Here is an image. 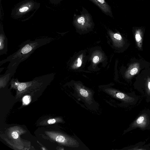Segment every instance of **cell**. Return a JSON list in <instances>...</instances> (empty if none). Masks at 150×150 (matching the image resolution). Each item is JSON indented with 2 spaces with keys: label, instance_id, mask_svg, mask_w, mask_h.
<instances>
[{
  "label": "cell",
  "instance_id": "obj_1",
  "mask_svg": "<svg viewBox=\"0 0 150 150\" xmlns=\"http://www.w3.org/2000/svg\"><path fill=\"white\" fill-rule=\"evenodd\" d=\"M54 38H44L33 40H28L22 43L19 49L6 59L1 61L0 65L7 62L10 63L6 71L12 76L15 74L19 64L28 58L37 48L49 43Z\"/></svg>",
  "mask_w": 150,
  "mask_h": 150
},
{
  "label": "cell",
  "instance_id": "obj_2",
  "mask_svg": "<svg viewBox=\"0 0 150 150\" xmlns=\"http://www.w3.org/2000/svg\"><path fill=\"white\" fill-rule=\"evenodd\" d=\"M45 133L50 138L64 146L71 147L79 146L76 140L64 134L54 132L47 131Z\"/></svg>",
  "mask_w": 150,
  "mask_h": 150
},
{
  "label": "cell",
  "instance_id": "obj_3",
  "mask_svg": "<svg viewBox=\"0 0 150 150\" xmlns=\"http://www.w3.org/2000/svg\"><path fill=\"white\" fill-rule=\"evenodd\" d=\"M141 70V65L138 62L131 64L125 73V76L127 79H130L137 74Z\"/></svg>",
  "mask_w": 150,
  "mask_h": 150
},
{
  "label": "cell",
  "instance_id": "obj_4",
  "mask_svg": "<svg viewBox=\"0 0 150 150\" xmlns=\"http://www.w3.org/2000/svg\"><path fill=\"white\" fill-rule=\"evenodd\" d=\"M96 5L105 14L112 16V13L110 6L105 0H90Z\"/></svg>",
  "mask_w": 150,
  "mask_h": 150
},
{
  "label": "cell",
  "instance_id": "obj_5",
  "mask_svg": "<svg viewBox=\"0 0 150 150\" xmlns=\"http://www.w3.org/2000/svg\"><path fill=\"white\" fill-rule=\"evenodd\" d=\"M7 39L4 34L1 32L0 35V55L6 54L7 52Z\"/></svg>",
  "mask_w": 150,
  "mask_h": 150
},
{
  "label": "cell",
  "instance_id": "obj_6",
  "mask_svg": "<svg viewBox=\"0 0 150 150\" xmlns=\"http://www.w3.org/2000/svg\"><path fill=\"white\" fill-rule=\"evenodd\" d=\"M143 32L139 28L137 29L134 32V37L137 47L141 50L142 48L143 41Z\"/></svg>",
  "mask_w": 150,
  "mask_h": 150
},
{
  "label": "cell",
  "instance_id": "obj_7",
  "mask_svg": "<svg viewBox=\"0 0 150 150\" xmlns=\"http://www.w3.org/2000/svg\"><path fill=\"white\" fill-rule=\"evenodd\" d=\"M107 92L111 96L124 101H128L130 99V97L116 90H109Z\"/></svg>",
  "mask_w": 150,
  "mask_h": 150
},
{
  "label": "cell",
  "instance_id": "obj_8",
  "mask_svg": "<svg viewBox=\"0 0 150 150\" xmlns=\"http://www.w3.org/2000/svg\"><path fill=\"white\" fill-rule=\"evenodd\" d=\"M90 19V17L88 14H82L77 16L74 20L79 25L83 26L87 24Z\"/></svg>",
  "mask_w": 150,
  "mask_h": 150
},
{
  "label": "cell",
  "instance_id": "obj_9",
  "mask_svg": "<svg viewBox=\"0 0 150 150\" xmlns=\"http://www.w3.org/2000/svg\"><path fill=\"white\" fill-rule=\"evenodd\" d=\"M78 91L80 95L86 101L91 100L92 98L91 95L87 90L81 88L78 89Z\"/></svg>",
  "mask_w": 150,
  "mask_h": 150
},
{
  "label": "cell",
  "instance_id": "obj_10",
  "mask_svg": "<svg viewBox=\"0 0 150 150\" xmlns=\"http://www.w3.org/2000/svg\"><path fill=\"white\" fill-rule=\"evenodd\" d=\"M147 120L145 116L142 115L139 117L136 121V125L138 126H144L146 124Z\"/></svg>",
  "mask_w": 150,
  "mask_h": 150
},
{
  "label": "cell",
  "instance_id": "obj_11",
  "mask_svg": "<svg viewBox=\"0 0 150 150\" xmlns=\"http://www.w3.org/2000/svg\"><path fill=\"white\" fill-rule=\"evenodd\" d=\"M23 100L24 104H28L30 102V97L28 96H25L23 98Z\"/></svg>",
  "mask_w": 150,
  "mask_h": 150
},
{
  "label": "cell",
  "instance_id": "obj_12",
  "mask_svg": "<svg viewBox=\"0 0 150 150\" xmlns=\"http://www.w3.org/2000/svg\"><path fill=\"white\" fill-rule=\"evenodd\" d=\"M60 119H58L57 120L56 119H49L47 121L48 124H52L58 122L59 120H60Z\"/></svg>",
  "mask_w": 150,
  "mask_h": 150
},
{
  "label": "cell",
  "instance_id": "obj_13",
  "mask_svg": "<svg viewBox=\"0 0 150 150\" xmlns=\"http://www.w3.org/2000/svg\"><path fill=\"white\" fill-rule=\"evenodd\" d=\"M11 136L13 139H17L18 137L19 134L17 132L14 131L12 132Z\"/></svg>",
  "mask_w": 150,
  "mask_h": 150
},
{
  "label": "cell",
  "instance_id": "obj_14",
  "mask_svg": "<svg viewBox=\"0 0 150 150\" xmlns=\"http://www.w3.org/2000/svg\"><path fill=\"white\" fill-rule=\"evenodd\" d=\"M114 37L116 40H122V37L119 34L115 33L113 35Z\"/></svg>",
  "mask_w": 150,
  "mask_h": 150
},
{
  "label": "cell",
  "instance_id": "obj_15",
  "mask_svg": "<svg viewBox=\"0 0 150 150\" xmlns=\"http://www.w3.org/2000/svg\"><path fill=\"white\" fill-rule=\"evenodd\" d=\"M29 9V8L27 6H24L21 8L19 9V11L21 12H24L27 11Z\"/></svg>",
  "mask_w": 150,
  "mask_h": 150
},
{
  "label": "cell",
  "instance_id": "obj_16",
  "mask_svg": "<svg viewBox=\"0 0 150 150\" xmlns=\"http://www.w3.org/2000/svg\"><path fill=\"white\" fill-rule=\"evenodd\" d=\"M99 61V57L97 56H95L93 58V62L94 63H96Z\"/></svg>",
  "mask_w": 150,
  "mask_h": 150
},
{
  "label": "cell",
  "instance_id": "obj_17",
  "mask_svg": "<svg viewBox=\"0 0 150 150\" xmlns=\"http://www.w3.org/2000/svg\"><path fill=\"white\" fill-rule=\"evenodd\" d=\"M82 64V61L81 59L80 58H79L77 59V67H80L81 66Z\"/></svg>",
  "mask_w": 150,
  "mask_h": 150
}]
</instances>
